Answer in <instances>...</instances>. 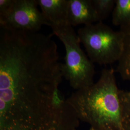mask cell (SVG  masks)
<instances>
[{
  "instance_id": "7",
  "label": "cell",
  "mask_w": 130,
  "mask_h": 130,
  "mask_svg": "<svg viewBox=\"0 0 130 130\" xmlns=\"http://www.w3.org/2000/svg\"><path fill=\"white\" fill-rule=\"evenodd\" d=\"M119 30L123 36V50L118 62L117 72L123 79L130 81V24L121 27Z\"/></svg>"
},
{
  "instance_id": "4",
  "label": "cell",
  "mask_w": 130,
  "mask_h": 130,
  "mask_svg": "<svg viewBox=\"0 0 130 130\" xmlns=\"http://www.w3.org/2000/svg\"><path fill=\"white\" fill-rule=\"evenodd\" d=\"M37 0H14L8 15L0 20V27L15 30L38 32L42 26L50 24L38 9Z\"/></svg>"
},
{
  "instance_id": "1",
  "label": "cell",
  "mask_w": 130,
  "mask_h": 130,
  "mask_svg": "<svg viewBox=\"0 0 130 130\" xmlns=\"http://www.w3.org/2000/svg\"><path fill=\"white\" fill-rule=\"evenodd\" d=\"M119 91L113 69H105L98 81L76 90L66 101L79 120L94 130H123Z\"/></svg>"
},
{
  "instance_id": "6",
  "label": "cell",
  "mask_w": 130,
  "mask_h": 130,
  "mask_svg": "<svg viewBox=\"0 0 130 130\" xmlns=\"http://www.w3.org/2000/svg\"><path fill=\"white\" fill-rule=\"evenodd\" d=\"M37 2L50 27L69 25V0H37Z\"/></svg>"
},
{
  "instance_id": "11",
  "label": "cell",
  "mask_w": 130,
  "mask_h": 130,
  "mask_svg": "<svg viewBox=\"0 0 130 130\" xmlns=\"http://www.w3.org/2000/svg\"><path fill=\"white\" fill-rule=\"evenodd\" d=\"M14 0H0V20L7 17L12 9Z\"/></svg>"
},
{
  "instance_id": "12",
  "label": "cell",
  "mask_w": 130,
  "mask_h": 130,
  "mask_svg": "<svg viewBox=\"0 0 130 130\" xmlns=\"http://www.w3.org/2000/svg\"><path fill=\"white\" fill-rule=\"evenodd\" d=\"M89 130H93V129H92V128H90V129H89Z\"/></svg>"
},
{
  "instance_id": "5",
  "label": "cell",
  "mask_w": 130,
  "mask_h": 130,
  "mask_svg": "<svg viewBox=\"0 0 130 130\" xmlns=\"http://www.w3.org/2000/svg\"><path fill=\"white\" fill-rule=\"evenodd\" d=\"M68 19L72 27L99 22L92 0H69Z\"/></svg>"
},
{
  "instance_id": "3",
  "label": "cell",
  "mask_w": 130,
  "mask_h": 130,
  "mask_svg": "<svg viewBox=\"0 0 130 130\" xmlns=\"http://www.w3.org/2000/svg\"><path fill=\"white\" fill-rule=\"evenodd\" d=\"M80 42L93 63L108 65L118 62L123 50V36L103 22L84 26L78 30Z\"/></svg>"
},
{
  "instance_id": "10",
  "label": "cell",
  "mask_w": 130,
  "mask_h": 130,
  "mask_svg": "<svg viewBox=\"0 0 130 130\" xmlns=\"http://www.w3.org/2000/svg\"><path fill=\"white\" fill-rule=\"evenodd\" d=\"M93 6L98 14L99 22L107 18L112 14L116 0H92Z\"/></svg>"
},
{
  "instance_id": "8",
  "label": "cell",
  "mask_w": 130,
  "mask_h": 130,
  "mask_svg": "<svg viewBox=\"0 0 130 130\" xmlns=\"http://www.w3.org/2000/svg\"><path fill=\"white\" fill-rule=\"evenodd\" d=\"M112 22L120 27L130 24V0H116Z\"/></svg>"
},
{
  "instance_id": "9",
  "label": "cell",
  "mask_w": 130,
  "mask_h": 130,
  "mask_svg": "<svg viewBox=\"0 0 130 130\" xmlns=\"http://www.w3.org/2000/svg\"><path fill=\"white\" fill-rule=\"evenodd\" d=\"M121 121L123 130H130V91H119Z\"/></svg>"
},
{
  "instance_id": "2",
  "label": "cell",
  "mask_w": 130,
  "mask_h": 130,
  "mask_svg": "<svg viewBox=\"0 0 130 130\" xmlns=\"http://www.w3.org/2000/svg\"><path fill=\"white\" fill-rule=\"evenodd\" d=\"M53 34L63 43L66 50L64 64H61L63 77L76 91L94 84V66L80 46L78 34L70 25L52 26Z\"/></svg>"
}]
</instances>
